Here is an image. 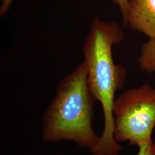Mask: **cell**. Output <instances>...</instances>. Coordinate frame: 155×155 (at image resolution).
<instances>
[{
	"label": "cell",
	"instance_id": "6da1fadb",
	"mask_svg": "<svg viewBox=\"0 0 155 155\" xmlns=\"http://www.w3.org/2000/svg\"><path fill=\"white\" fill-rule=\"evenodd\" d=\"M124 39V32L116 22H107L95 18L83 45L84 64L90 88L101 105L104 129L97 145L91 151L93 155H118L122 149L114 137L113 109L115 94L122 88L126 71L115 64L112 48Z\"/></svg>",
	"mask_w": 155,
	"mask_h": 155
},
{
	"label": "cell",
	"instance_id": "7a4b0ae2",
	"mask_svg": "<svg viewBox=\"0 0 155 155\" xmlns=\"http://www.w3.org/2000/svg\"><path fill=\"white\" fill-rule=\"evenodd\" d=\"M95 101L83 61L58 84L42 117L43 141L48 143L67 141L90 151L93 150L100 136L92 125Z\"/></svg>",
	"mask_w": 155,
	"mask_h": 155
},
{
	"label": "cell",
	"instance_id": "3957f363",
	"mask_svg": "<svg viewBox=\"0 0 155 155\" xmlns=\"http://www.w3.org/2000/svg\"><path fill=\"white\" fill-rule=\"evenodd\" d=\"M114 137L137 147L152 140L155 127V89L145 84L124 91L114 101Z\"/></svg>",
	"mask_w": 155,
	"mask_h": 155
},
{
	"label": "cell",
	"instance_id": "277c9868",
	"mask_svg": "<svg viewBox=\"0 0 155 155\" xmlns=\"http://www.w3.org/2000/svg\"><path fill=\"white\" fill-rule=\"evenodd\" d=\"M127 25L155 39V0H129Z\"/></svg>",
	"mask_w": 155,
	"mask_h": 155
},
{
	"label": "cell",
	"instance_id": "5b68a950",
	"mask_svg": "<svg viewBox=\"0 0 155 155\" xmlns=\"http://www.w3.org/2000/svg\"><path fill=\"white\" fill-rule=\"evenodd\" d=\"M139 64L140 68L145 72H155V39H149L142 45Z\"/></svg>",
	"mask_w": 155,
	"mask_h": 155
},
{
	"label": "cell",
	"instance_id": "8992f818",
	"mask_svg": "<svg viewBox=\"0 0 155 155\" xmlns=\"http://www.w3.org/2000/svg\"><path fill=\"white\" fill-rule=\"evenodd\" d=\"M138 148L139 151L136 155H155V144L152 140L140 145Z\"/></svg>",
	"mask_w": 155,
	"mask_h": 155
},
{
	"label": "cell",
	"instance_id": "52a82bcc",
	"mask_svg": "<svg viewBox=\"0 0 155 155\" xmlns=\"http://www.w3.org/2000/svg\"><path fill=\"white\" fill-rule=\"evenodd\" d=\"M114 2L118 6L122 14L124 22L127 25L129 0H114Z\"/></svg>",
	"mask_w": 155,
	"mask_h": 155
},
{
	"label": "cell",
	"instance_id": "ba28073f",
	"mask_svg": "<svg viewBox=\"0 0 155 155\" xmlns=\"http://www.w3.org/2000/svg\"><path fill=\"white\" fill-rule=\"evenodd\" d=\"M13 0H1L2 4L0 8L1 16L4 15L8 11Z\"/></svg>",
	"mask_w": 155,
	"mask_h": 155
}]
</instances>
